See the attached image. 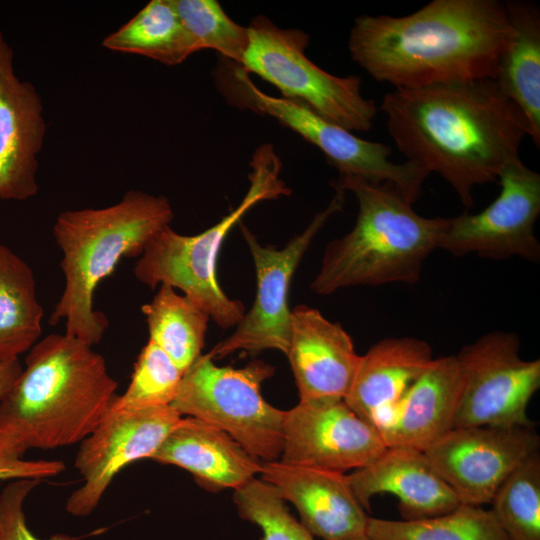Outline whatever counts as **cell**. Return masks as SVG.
Segmentation results:
<instances>
[{"mask_svg": "<svg viewBox=\"0 0 540 540\" xmlns=\"http://www.w3.org/2000/svg\"><path fill=\"white\" fill-rule=\"evenodd\" d=\"M249 164L250 185L234 210L196 235L164 227L146 244L133 269L135 278L152 289L161 284L179 289L222 328L236 326L246 312L243 303L229 298L217 280V257L224 239L256 204L291 194L280 176L282 162L272 144L258 147Z\"/></svg>", "mask_w": 540, "mask_h": 540, "instance_id": "obj_6", "label": "cell"}, {"mask_svg": "<svg viewBox=\"0 0 540 540\" xmlns=\"http://www.w3.org/2000/svg\"><path fill=\"white\" fill-rule=\"evenodd\" d=\"M366 535L371 540H510L490 510L467 504L414 520L369 517Z\"/></svg>", "mask_w": 540, "mask_h": 540, "instance_id": "obj_27", "label": "cell"}, {"mask_svg": "<svg viewBox=\"0 0 540 540\" xmlns=\"http://www.w3.org/2000/svg\"><path fill=\"white\" fill-rule=\"evenodd\" d=\"M346 478L366 511L373 496L390 493L398 498L405 520L442 515L461 504L424 452L413 447H387L372 463L353 470Z\"/></svg>", "mask_w": 540, "mask_h": 540, "instance_id": "obj_19", "label": "cell"}, {"mask_svg": "<svg viewBox=\"0 0 540 540\" xmlns=\"http://www.w3.org/2000/svg\"><path fill=\"white\" fill-rule=\"evenodd\" d=\"M26 450L10 435L0 432V481L30 478L43 480L65 470L60 460H26Z\"/></svg>", "mask_w": 540, "mask_h": 540, "instance_id": "obj_33", "label": "cell"}, {"mask_svg": "<svg viewBox=\"0 0 540 540\" xmlns=\"http://www.w3.org/2000/svg\"><path fill=\"white\" fill-rule=\"evenodd\" d=\"M176 11L198 50L212 49L242 64L249 44L247 27L227 16L216 0H173Z\"/></svg>", "mask_w": 540, "mask_h": 540, "instance_id": "obj_30", "label": "cell"}, {"mask_svg": "<svg viewBox=\"0 0 540 540\" xmlns=\"http://www.w3.org/2000/svg\"><path fill=\"white\" fill-rule=\"evenodd\" d=\"M181 418L171 406L144 410L111 406L80 442L74 467L83 483L68 497L67 512L77 517L91 514L115 476L135 461L151 459Z\"/></svg>", "mask_w": 540, "mask_h": 540, "instance_id": "obj_14", "label": "cell"}, {"mask_svg": "<svg viewBox=\"0 0 540 540\" xmlns=\"http://www.w3.org/2000/svg\"><path fill=\"white\" fill-rule=\"evenodd\" d=\"M22 369L19 359L0 362V398L12 387Z\"/></svg>", "mask_w": 540, "mask_h": 540, "instance_id": "obj_34", "label": "cell"}, {"mask_svg": "<svg viewBox=\"0 0 540 540\" xmlns=\"http://www.w3.org/2000/svg\"><path fill=\"white\" fill-rule=\"evenodd\" d=\"M431 346L414 337H390L360 356L344 401L363 420L376 409L400 402L433 360Z\"/></svg>", "mask_w": 540, "mask_h": 540, "instance_id": "obj_22", "label": "cell"}, {"mask_svg": "<svg viewBox=\"0 0 540 540\" xmlns=\"http://www.w3.org/2000/svg\"><path fill=\"white\" fill-rule=\"evenodd\" d=\"M513 28L497 68L495 81L521 110L529 137L540 147V11L535 4L505 2Z\"/></svg>", "mask_w": 540, "mask_h": 540, "instance_id": "obj_23", "label": "cell"}, {"mask_svg": "<svg viewBox=\"0 0 540 540\" xmlns=\"http://www.w3.org/2000/svg\"><path fill=\"white\" fill-rule=\"evenodd\" d=\"M333 187L335 195L329 205L282 249L261 245L245 225H240L255 267L256 296L234 332L207 353L211 359L238 350L256 354L275 349L286 355L291 334L292 310L288 296L292 277L317 233L344 205L346 191L336 185Z\"/></svg>", "mask_w": 540, "mask_h": 540, "instance_id": "obj_11", "label": "cell"}, {"mask_svg": "<svg viewBox=\"0 0 540 540\" xmlns=\"http://www.w3.org/2000/svg\"><path fill=\"white\" fill-rule=\"evenodd\" d=\"M41 480L21 478L12 480L0 493V540H80L81 536L56 533L42 539L29 529L24 503Z\"/></svg>", "mask_w": 540, "mask_h": 540, "instance_id": "obj_32", "label": "cell"}, {"mask_svg": "<svg viewBox=\"0 0 540 540\" xmlns=\"http://www.w3.org/2000/svg\"><path fill=\"white\" fill-rule=\"evenodd\" d=\"M380 109L398 150L438 173L466 209L474 188L497 180L529 136L525 116L493 79L397 88Z\"/></svg>", "mask_w": 540, "mask_h": 540, "instance_id": "obj_1", "label": "cell"}, {"mask_svg": "<svg viewBox=\"0 0 540 540\" xmlns=\"http://www.w3.org/2000/svg\"><path fill=\"white\" fill-rule=\"evenodd\" d=\"M117 388L92 346L65 332L49 334L28 351L0 398V432L26 451L80 443L110 410Z\"/></svg>", "mask_w": 540, "mask_h": 540, "instance_id": "obj_3", "label": "cell"}, {"mask_svg": "<svg viewBox=\"0 0 540 540\" xmlns=\"http://www.w3.org/2000/svg\"><path fill=\"white\" fill-rule=\"evenodd\" d=\"M214 80L230 104L270 116L296 132L321 150L340 176L391 184L411 204L419 198L430 173L411 160L401 164L390 161L388 145L357 137L301 101L265 93L240 64L225 58L215 68Z\"/></svg>", "mask_w": 540, "mask_h": 540, "instance_id": "obj_7", "label": "cell"}, {"mask_svg": "<svg viewBox=\"0 0 540 540\" xmlns=\"http://www.w3.org/2000/svg\"><path fill=\"white\" fill-rule=\"evenodd\" d=\"M490 504V511L510 540H540L539 451L511 473Z\"/></svg>", "mask_w": 540, "mask_h": 540, "instance_id": "obj_28", "label": "cell"}, {"mask_svg": "<svg viewBox=\"0 0 540 540\" xmlns=\"http://www.w3.org/2000/svg\"><path fill=\"white\" fill-rule=\"evenodd\" d=\"M463 385L455 356L433 358L413 382L400 404L397 425L387 447L426 449L454 426Z\"/></svg>", "mask_w": 540, "mask_h": 540, "instance_id": "obj_21", "label": "cell"}, {"mask_svg": "<svg viewBox=\"0 0 540 540\" xmlns=\"http://www.w3.org/2000/svg\"><path fill=\"white\" fill-rule=\"evenodd\" d=\"M286 356L303 402L344 400L360 359L343 327L306 305L292 309Z\"/></svg>", "mask_w": 540, "mask_h": 540, "instance_id": "obj_18", "label": "cell"}, {"mask_svg": "<svg viewBox=\"0 0 540 540\" xmlns=\"http://www.w3.org/2000/svg\"><path fill=\"white\" fill-rule=\"evenodd\" d=\"M357 540H371L368 536H365V537H362L360 539H357Z\"/></svg>", "mask_w": 540, "mask_h": 540, "instance_id": "obj_35", "label": "cell"}, {"mask_svg": "<svg viewBox=\"0 0 540 540\" xmlns=\"http://www.w3.org/2000/svg\"><path fill=\"white\" fill-rule=\"evenodd\" d=\"M513 28L505 2L433 0L402 17L362 15L351 28V58L397 88L495 79Z\"/></svg>", "mask_w": 540, "mask_h": 540, "instance_id": "obj_2", "label": "cell"}, {"mask_svg": "<svg viewBox=\"0 0 540 540\" xmlns=\"http://www.w3.org/2000/svg\"><path fill=\"white\" fill-rule=\"evenodd\" d=\"M463 379L455 427H534L528 406L540 388V360L520 356L515 332L493 331L456 355Z\"/></svg>", "mask_w": 540, "mask_h": 540, "instance_id": "obj_10", "label": "cell"}, {"mask_svg": "<svg viewBox=\"0 0 540 540\" xmlns=\"http://www.w3.org/2000/svg\"><path fill=\"white\" fill-rule=\"evenodd\" d=\"M173 217L167 197L140 190H129L106 207L61 212L52 232L62 252L60 267L65 283L49 324L64 321L66 334L92 347L99 344L109 321L94 308L98 285L121 259L139 257Z\"/></svg>", "mask_w": 540, "mask_h": 540, "instance_id": "obj_4", "label": "cell"}, {"mask_svg": "<svg viewBox=\"0 0 540 540\" xmlns=\"http://www.w3.org/2000/svg\"><path fill=\"white\" fill-rule=\"evenodd\" d=\"M43 314L32 268L0 242V362L19 359L33 347Z\"/></svg>", "mask_w": 540, "mask_h": 540, "instance_id": "obj_24", "label": "cell"}, {"mask_svg": "<svg viewBox=\"0 0 540 540\" xmlns=\"http://www.w3.org/2000/svg\"><path fill=\"white\" fill-rule=\"evenodd\" d=\"M149 340L160 347L185 373L202 355L209 314L175 288L161 284L149 303L142 305Z\"/></svg>", "mask_w": 540, "mask_h": 540, "instance_id": "obj_26", "label": "cell"}, {"mask_svg": "<svg viewBox=\"0 0 540 540\" xmlns=\"http://www.w3.org/2000/svg\"><path fill=\"white\" fill-rule=\"evenodd\" d=\"M249 44L242 68L274 85L282 97L301 101L327 120L354 132L369 131L377 114L362 95L357 75L335 76L305 54L310 37L300 29H283L263 15L247 27Z\"/></svg>", "mask_w": 540, "mask_h": 540, "instance_id": "obj_9", "label": "cell"}, {"mask_svg": "<svg viewBox=\"0 0 540 540\" xmlns=\"http://www.w3.org/2000/svg\"><path fill=\"white\" fill-rule=\"evenodd\" d=\"M184 372L155 343L148 340L134 364L130 383L117 395L112 407L144 410L171 406Z\"/></svg>", "mask_w": 540, "mask_h": 540, "instance_id": "obj_29", "label": "cell"}, {"mask_svg": "<svg viewBox=\"0 0 540 540\" xmlns=\"http://www.w3.org/2000/svg\"><path fill=\"white\" fill-rule=\"evenodd\" d=\"M534 427H455L423 450L461 504L490 503L502 483L539 451Z\"/></svg>", "mask_w": 540, "mask_h": 540, "instance_id": "obj_13", "label": "cell"}, {"mask_svg": "<svg viewBox=\"0 0 540 540\" xmlns=\"http://www.w3.org/2000/svg\"><path fill=\"white\" fill-rule=\"evenodd\" d=\"M283 439L281 462L340 473L369 465L387 448L344 400L299 401L285 411Z\"/></svg>", "mask_w": 540, "mask_h": 540, "instance_id": "obj_15", "label": "cell"}, {"mask_svg": "<svg viewBox=\"0 0 540 540\" xmlns=\"http://www.w3.org/2000/svg\"><path fill=\"white\" fill-rule=\"evenodd\" d=\"M151 459L185 469L213 492L243 486L262 464L226 432L193 417H182Z\"/></svg>", "mask_w": 540, "mask_h": 540, "instance_id": "obj_20", "label": "cell"}, {"mask_svg": "<svg viewBox=\"0 0 540 540\" xmlns=\"http://www.w3.org/2000/svg\"><path fill=\"white\" fill-rule=\"evenodd\" d=\"M239 516L258 526L262 540H315L268 483L254 478L234 490Z\"/></svg>", "mask_w": 540, "mask_h": 540, "instance_id": "obj_31", "label": "cell"}, {"mask_svg": "<svg viewBox=\"0 0 540 540\" xmlns=\"http://www.w3.org/2000/svg\"><path fill=\"white\" fill-rule=\"evenodd\" d=\"M500 193L484 210L448 218L438 248L455 256L476 253L491 259L521 257L537 263L534 227L540 214V174L519 158L500 172Z\"/></svg>", "mask_w": 540, "mask_h": 540, "instance_id": "obj_12", "label": "cell"}, {"mask_svg": "<svg viewBox=\"0 0 540 540\" xmlns=\"http://www.w3.org/2000/svg\"><path fill=\"white\" fill-rule=\"evenodd\" d=\"M333 185L354 194L358 214L352 230L326 246L311 290L329 295L352 286L416 283L448 218L417 214L388 183L339 176Z\"/></svg>", "mask_w": 540, "mask_h": 540, "instance_id": "obj_5", "label": "cell"}, {"mask_svg": "<svg viewBox=\"0 0 540 540\" xmlns=\"http://www.w3.org/2000/svg\"><path fill=\"white\" fill-rule=\"evenodd\" d=\"M102 46L115 52L144 56L167 66L179 65L199 51L173 0H151L128 22L107 35Z\"/></svg>", "mask_w": 540, "mask_h": 540, "instance_id": "obj_25", "label": "cell"}, {"mask_svg": "<svg viewBox=\"0 0 540 540\" xmlns=\"http://www.w3.org/2000/svg\"><path fill=\"white\" fill-rule=\"evenodd\" d=\"M275 372L253 360L243 368L217 366L201 355L184 373L171 404L182 417H193L230 435L262 462L276 461L283 449L285 411L269 404L262 383Z\"/></svg>", "mask_w": 540, "mask_h": 540, "instance_id": "obj_8", "label": "cell"}, {"mask_svg": "<svg viewBox=\"0 0 540 540\" xmlns=\"http://www.w3.org/2000/svg\"><path fill=\"white\" fill-rule=\"evenodd\" d=\"M262 480L297 509L301 524L322 540H357L366 535L369 516L353 494L344 473L262 462Z\"/></svg>", "mask_w": 540, "mask_h": 540, "instance_id": "obj_17", "label": "cell"}, {"mask_svg": "<svg viewBox=\"0 0 540 540\" xmlns=\"http://www.w3.org/2000/svg\"><path fill=\"white\" fill-rule=\"evenodd\" d=\"M46 129L42 99L17 76L14 51L0 29V200L24 201L38 193Z\"/></svg>", "mask_w": 540, "mask_h": 540, "instance_id": "obj_16", "label": "cell"}]
</instances>
